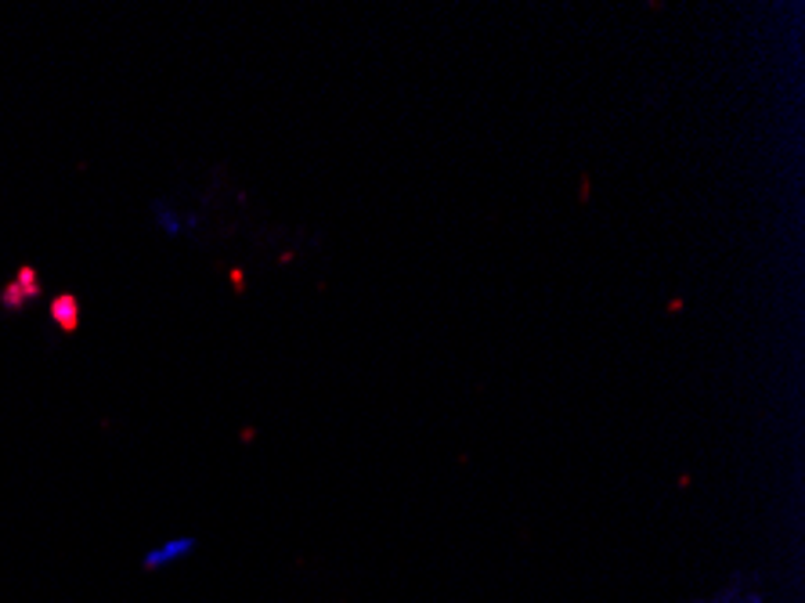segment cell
Here are the masks:
<instances>
[{
  "label": "cell",
  "instance_id": "obj_5",
  "mask_svg": "<svg viewBox=\"0 0 805 603\" xmlns=\"http://www.w3.org/2000/svg\"><path fill=\"white\" fill-rule=\"evenodd\" d=\"M14 282H18V286H22V290H25L33 301L40 297V275H36V268H29V264H25V268H18Z\"/></svg>",
  "mask_w": 805,
  "mask_h": 603
},
{
  "label": "cell",
  "instance_id": "obj_4",
  "mask_svg": "<svg viewBox=\"0 0 805 603\" xmlns=\"http://www.w3.org/2000/svg\"><path fill=\"white\" fill-rule=\"evenodd\" d=\"M156 225H159L167 235H181V228H185V225H181V217H177V214H174L167 203H156Z\"/></svg>",
  "mask_w": 805,
  "mask_h": 603
},
{
  "label": "cell",
  "instance_id": "obj_3",
  "mask_svg": "<svg viewBox=\"0 0 805 603\" xmlns=\"http://www.w3.org/2000/svg\"><path fill=\"white\" fill-rule=\"evenodd\" d=\"M0 303H4L7 311H25V307L33 303V297H29V293H25L18 282H7V286L0 290Z\"/></svg>",
  "mask_w": 805,
  "mask_h": 603
},
{
  "label": "cell",
  "instance_id": "obj_2",
  "mask_svg": "<svg viewBox=\"0 0 805 603\" xmlns=\"http://www.w3.org/2000/svg\"><path fill=\"white\" fill-rule=\"evenodd\" d=\"M196 542L192 539H181V542H167L163 550H156V553H149V560H145V568H159V564H174L177 557H185L188 550H192Z\"/></svg>",
  "mask_w": 805,
  "mask_h": 603
},
{
  "label": "cell",
  "instance_id": "obj_1",
  "mask_svg": "<svg viewBox=\"0 0 805 603\" xmlns=\"http://www.w3.org/2000/svg\"><path fill=\"white\" fill-rule=\"evenodd\" d=\"M47 311H51V321H54L62 332H76V329H80V301H76L72 293L54 297Z\"/></svg>",
  "mask_w": 805,
  "mask_h": 603
}]
</instances>
